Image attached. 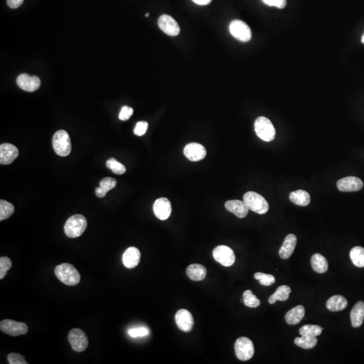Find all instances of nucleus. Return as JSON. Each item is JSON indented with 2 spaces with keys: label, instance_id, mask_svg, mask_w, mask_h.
Segmentation results:
<instances>
[{
  "label": "nucleus",
  "instance_id": "nucleus-1",
  "mask_svg": "<svg viewBox=\"0 0 364 364\" xmlns=\"http://www.w3.org/2000/svg\"><path fill=\"white\" fill-rule=\"evenodd\" d=\"M55 274L59 280L68 286H75L80 283L78 270L69 263H63L55 268Z\"/></svg>",
  "mask_w": 364,
  "mask_h": 364
},
{
  "label": "nucleus",
  "instance_id": "nucleus-2",
  "mask_svg": "<svg viewBox=\"0 0 364 364\" xmlns=\"http://www.w3.org/2000/svg\"><path fill=\"white\" fill-rule=\"evenodd\" d=\"M87 228V220L82 214H75L66 221L64 232L70 238L80 237Z\"/></svg>",
  "mask_w": 364,
  "mask_h": 364
},
{
  "label": "nucleus",
  "instance_id": "nucleus-3",
  "mask_svg": "<svg viewBox=\"0 0 364 364\" xmlns=\"http://www.w3.org/2000/svg\"><path fill=\"white\" fill-rule=\"evenodd\" d=\"M244 202L249 210L259 214L266 213L269 209V205L265 198L252 191L244 194Z\"/></svg>",
  "mask_w": 364,
  "mask_h": 364
},
{
  "label": "nucleus",
  "instance_id": "nucleus-4",
  "mask_svg": "<svg viewBox=\"0 0 364 364\" xmlns=\"http://www.w3.org/2000/svg\"><path fill=\"white\" fill-rule=\"evenodd\" d=\"M256 134L261 140L271 142L275 139L276 130L271 120L265 117H259L255 121Z\"/></svg>",
  "mask_w": 364,
  "mask_h": 364
},
{
  "label": "nucleus",
  "instance_id": "nucleus-5",
  "mask_svg": "<svg viewBox=\"0 0 364 364\" xmlns=\"http://www.w3.org/2000/svg\"><path fill=\"white\" fill-rule=\"evenodd\" d=\"M53 147L57 156H69L72 151L71 140L69 134L65 130L56 131L53 137Z\"/></svg>",
  "mask_w": 364,
  "mask_h": 364
},
{
  "label": "nucleus",
  "instance_id": "nucleus-6",
  "mask_svg": "<svg viewBox=\"0 0 364 364\" xmlns=\"http://www.w3.org/2000/svg\"><path fill=\"white\" fill-rule=\"evenodd\" d=\"M235 353L236 356L241 361H248L251 359L255 354V347L250 338L241 337L237 338L235 343Z\"/></svg>",
  "mask_w": 364,
  "mask_h": 364
},
{
  "label": "nucleus",
  "instance_id": "nucleus-7",
  "mask_svg": "<svg viewBox=\"0 0 364 364\" xmlns=\"http://www.w3.org/2000/svg\"><path fill=\"white\" fill-rule=\"evenodd\" d=\"M212 256L217 262L227 267L233 265L235 262V256L234 250L230 247L223 245L216 247L212 252Z\"/></svg>",
  "mask_w": 364,
  "mask_h": 364
},
{
  "label": "nucleus",
  "instance_id": "nucleus-8",
  "mask_svg": "<svg viewBox=\"0 0 364 364\" xmlns=\"http://www.w3.org/2000/svg\"><path fill=\"white\" fill-rule=\"evenodd\" d=\"M68 340L72 348L77 352H82L87 348L89 339L85 333L80 329H73L68 334Z\"/></svg>",
  "mask_w": 364,
  "mask_h": 364
},
{
  "label": "nucleus",
  "instance_id": "nucleus-9",
  "mask_svg": "<svg viewBox=\"0 0 364 364\" xmlns=\"http://www.w3.org/2000/svg\"><path fill=\"white\" fill-rule=\"evenodd\" d=\"M0 329L5 334L17 337L26 334L28 332V327L24 322H16L15 320L6 319L1 320L0 322Z\"/></svg>",
  "mask_w": 364,
  "mask_h": 364
},
{
  "label": "nucleus",
  "instance_id": "nucleus-10",
  "mask_svg": "<svg viewBox=\"0 0 364 364\" xmlns=\"http://www.w3.org/2000/svg\"><path fill=\"white\" fill-rule=\"evenodd\" d=\"M230 33L234 37L241 42H248L252 38L250 27L244 22L235 20L230 25Z\"/></svg>",
  "mask_w": 364,
  "mask_h": 364
},
{
  "label": "nucleus",
  "instance_id": "nucleus-11",
  "mask_svg": "<svg viewBox=\"0 0 364 364\" xmlns=\"http://www.w3.org/2000/svg\"><path fill=\"white\" fill-rule=\"evenodd\" d=\"M158 25L162 31L167 35L175 37L179 35L180 32L179 25L172 16L163 14L158 19Z\"/></svg>",
  "mask_w": 364,
  "mask_h": 364
},
{
  "label": "nucleus",
  "instance_id": "nucleus-12",
  "mask_svg": "<svg viewBox=\"0 0 364 364\" xmlns=\"http://www.w3.org/2000/svg\"><path fill=\"white\" fill-rule=\"evenodd\" d=\"M153 212L158 219L165 221L172 214V204L167 198H158L153 205Z\"/></svg>",
  "mask_w": 364,
  "mask_h": 364
},
{
  "label": "nucleus",
  "instance_id": "nucleus-13",
  "mask_svg": "<svg viewBox=\"0 0 364 364\" xmlns=\"http://www.w3.org/2000/svg\"><path fill=\"white\" fill-rule=\"evenodd\" d=\"M184 156L191 161H199L205 158L207 150L199 143L192 142L185 146L183 149Z\"/></svg>",
  "mask_w": 364,
  "mask_h": 364
},
{
  "label": "nucleus",
  "instance_id": "nucleus-14",
  "mask_svg": "<svg viewBox=\"0 0 364 364\" xmlns=\"http://www.w3.org/2000/svg\"><path fill=\"white\" fill-rule=\"evenodd\" d=\"M178 327L183 332H190L194 326V318L188 311L181 309L177 312L175 316Z\"/></svg>",
  "mask_w": 364,
  "mask_h": 364
},
{
  "label": "nucleus",
  "instance_id": "nucleus-15",
  "mask_svg": "<svg viewBox=\"0 0 364 364\" xmlns=\"http://www.w3.org/2000/svg\"><path fill=\"white\" fill-rule=\"evenodd\" d=\"M337 185L340 192H357L361 190L364 184L363 182L360 178L350 176L338 180Z\"/></svg>",
  "mask_w": 364,
  "mask_h": 364
},
{
  "label": "nucleus",
  "instance_id": "nucleus-16",
  "mask_svg": "<svg viewBox=\"0 0 364 364\" xmlns=\"http://www.w3.org/2000/svg\"><path fill=\"white\" fill-rule=\"evenodd\" d=\"M19 152L15 146L10 143L0 145V163L10 165L19 156Z\"/></svg>",
  "mask_w": 364,
  "mask_h": 364
},
{
  "label": "nucleus",
  "instance_id": "nucleus-17",
  "mask_svg": "<svg viewBox=\"0 0 364 364\" xmlns=\"http://www.w3.org/2000/svg\"><path fill=\"white\" fill-rule=\"evenodd\" d=\"M16 83L21 89L25 91L34 92L40 87L41 80L39 77L35 76L30 77L26 74H23L18 77Z\"/></svg>",
  "mask_w": 364,
  "mask_h": 364
},
{
  "label": "nucleus",
  "instance_id": "nucleus-18",
  "mask_svg": "<svg viewBox=\"0 0 364 364\" xmlns=\"http://www.w3.org/2000/svg\"><path fill=\"white\" fill-rule=\"evenodd\" d=\"M140 260V252L135 247H130L122 257L124 265L128 268H134L138 266Z\"/></svg>",
  "mask_w": 364,
  "mask_h": 364
},
{
  "label": "nucleus",
  "instance_id": "nucleus-19",
  "mask_svg": "<svg viewBox=\"0 0 364 364\" xmlns=\"http://www.w3.org/2000/svg\"><path fill=\"white\" fill-rule=\"evenodd\" d=\"M225 207L228 211L232 212L240 219L246 217L249 211V208L244 202L239 200L227 201L225 204Z\"/></svg>",
  "mask_w": 364,
  "mask_h": 364
},
{
  "label": "nucleus",
  "instance_id": "nucleus-20",
  "mask_svg": "<svg viewBox=\"0 0 364 364\" xmlns=\"http://www.w3.org/2000/svg\"><path fill=\"white\" fill-rule=\"evenodd\" d=\"M297 245V237L294 234H289L285 239L284 244L279 251V257L284 260L289 259L293 255Z\"/></svg>",
  "mask_w": 364,
  "mask_h": 364
},
{
  "label": "nucleus",
  "instance_id": "nucleus-21",
  "mask_svg": "<svg viewBox=\"0 0 364 364\" xmlns=\"http://www.w3.org/2000/svg\"><path fill=\"white\" fill-rule=\"evenodd\" d=\"M305 316V309L302 305L297 306L288 311L286 314V323L289 325H295L300 323Z\"/></svg>",
  "mask_w": 364,
  "mask_h": 364
},
{
  "label": "nucleus",
  "instance_id": "nucleus-22",
  "mask_svg": "<svg viewBox=\"0 0 364 364\" xmlns=\"http://www.w3.org/2000/svg\"><path fill=\"white\" fill-rule=\"evenodd\" d=\"M186 273L191 280L201 281L206 278L207 268L201 264H192L187 268Z\"/></svg>",
  "mask_w": 364,
  "mask_h": 364
},
{
  "label": "nucleus",
  "instance_id": "nucleus-23",
  "mask_svg": "<svg viewBox=\"0 0 364 364\" xmlns=\"http://www.w3.org/2000/svg\"><path fill=\"white\" fill-rule=\"evenodd\" d=\"M364 319V303L359 302L354 306L351 312V324L355 328L360 327Z\"/></svg>",
  "mask_w": 364,
  "mask_h": 364
},
{
  "label": "nucleus",
  "instance_id": "nucleus-24",
  "mask_svg": "<svg viewBox=\"0 0 364 364\" xmlns=\"http://www.w3.org/2000/svg\"><path fill=\"white\" fill-rule=\"evenodd\" d=\"M348 305L347 299L342 295H334L330 297L327 302V308L331 312L343 311Z\"/></svg>",
  "mask_w": 364,
  "mask_h": 364
},
{
  "label": "nucleus",
  "instance_id": "nucleus-25",
  "mask_svg": "<svg viewBox=\"0 0 364 364\" xmlns=\"http://www.w3.org/2000/svg\"><path fill=\"white\" fill-rule=\"evenodd\" d=\"M289 199L292 203L299 206H307L311 203V196L309 193L302 190L292 192L290 194Z\"/></svg>",
  "mask_w": 364,
  "mask_h": 364
},
{
  "label": "nucleus",
  "instance_id": "nucleus-26",
  "mask_svg": "<svg viewBox=\"0 0 364 364\" xmlns=\"http://www.w3.org/2000/svg\"><path fill=\"white\" fill-rule=\"evenodd\" d=\"M312 267L318 273H324L329 268L327 259L320 254H315L311 259Z\"/></svg>",
  "mask_w": 364,
  "mask_h": 364
},
{
  "label": "nucleus",
  "instance_id": "nucleus-27",
  "mask_svg": "<svg viewBox=\"0 0 364 364\" xmlns=\"http://www.w3.org/2000/svg\"><path fill=\"white\" fill-rule=\"evenodd\" d=\"M291 292V289L289 286H279L277 290H276L275 293L268 298V302H269V304H275L277 301L284 302V301L287 300L289 299V294Z\"/></svg>",
  "mask_w": 364,
  "mask_h": 364
},
{
  "label": "nucleus",
  "instance_id": "nucleus-28",
  "mask_svg": "<svg viewBox=\"0 0 364 364\" xmlns=\"http://www.w3.org/2000/svg\"><path fill=\"white\" fill-rule=\"evenodd\" d=\"M351 260L357 267H364V248L360 246L353 248L350 251Z\"/></svg>",
  "mask_w": 364,
  "mask_h": 364
},
{
  "label": "nucleus",
  "instance_id": "nucleus-29",
  "mask_svg": "<svg viewBox=\"0 0 364 364\" xmlns=\"http://www.w3.org/2000/svg\"><path fill=\"white\" fill-rule=\"evenodd\" d=\"M318 343L316 337L306 336L302 335L301 338H295V344L303 349H311L313 348Z\"/></svg>",
  "mask_w": 364,
  "mask_h": 364
},
{
  "label": "nucleus",
  "instance_id": "nucleus-30",
  "mask_svg": "<svg viewBox=\"0 0 364 364\" xmlns=\"http://www.w3.org/2000/svg\"><path fill=\"white\" fill-rule=\"evenodd\" d=\"M14 212V207L9 202L1 200L0 201V221L8 219Z\"/></svg>",
  "mask_w": 364,
  "mask_h": 364
},
{
  "label": "nucleus",
  "instance_id": "nucleus-31",
  "mask_svg": "<svg viewBox=\"0 0 364 364\" xmlns=\"http://www.w3.org/2000/svg\"><path fill=\"white\" fill-rule=\"evenodd\" d=\"M323 329L318 325L314 324H308V325L303 326L300 330L301 335H306V336L318 337L321 335Z\"/></svg>",
  "mask_w": 364,
  "mask_h": 364
},
{
  "label": "nucleus",
  "instance_id": "nucleus-32",
  "mask_svg": "<svg viewBox=\"0 0 364 364\" xmlns=\"http://www.w3.org/2000/svg\"><path fill=\"white\" fill-rule=\"evenodd\" d=\"M243 300L245 305L249 308H257L260 304V300L252 293L251 290H246L244 291Z\"/></svg>",
  "mask_w": 364,
  "mask_h": 364
},
{
  "label": "nucleus",
  "instance_id": "nucleus-33",
  "mask_svg": "<svg viewBox=\"0 0 364 364\" xmlns=\"http://www.w3.org/2000/svg\"><path fill=\"white\" fill-rule=\"evenodd\" d=\"M106 166L115 174L122 175L126 172V167L124 166L123 164L120 163L114 158L108 159L107 163H106Z\"/></svg>",
  "mask_w": 364,
  "mask_h": 364
},
{
  "label": "nucleus",
  "instance_id": "nucleus-34",
  "mask_svg": "<svg viewBox=\"0 0 364 364\" xmlns=\"http://www.w3.org/2000/svg\"><path fill=\"white\" fill-rule=\"evenodd\" d=\"M255 279L263 286H271L275 283V277L269 274L257 273L255 274Z\"/></svg>",
  "mask_w": 364,
  "mask_h": 364
},
{
  "label": "nucleus",
  "instance_id": "nucleus-35",
  "mask_svg": "<svg viewBox=\"0 0 364 364\" xmlns=\"http://www.w3.org/2000/svg\"><path fill=\"white\" fill-rule=\"evenodd\" d=\"M12 266V262L8 257H2L0 258V279L4 278L7 272L10 269Z\"/></svg>",
  "mask_w": 364,
  "mask_h": 364
},
{
  "label": "nucleus",
  "instance_id": "nucleus-36",
  "mask_svg": "<svg viewBox=\"0 0 364 364\" xmlns=\"http://www.w3.org/2000/svg\"><path fill=\"white\" fill-rule=\"evenodd\" d=\"M100 187L106 192L112 190L117 185L116 180L112 178H104L99 183Z\"/></svg>",
  "mask_w": 364,
  "mask_h": 364
},
{
  "label": "nucleus",
  "instance_id": "nucleus-37",
  "mask_svg": "<svg viewBox=\"0 0 364 364\" xmlns=\"http://www.w3.org/2000/svg\"><path fill=\"white\" fill-rule=\"evenodd\" d=\"M8 361L10 364H27L24 357L21 354L12 353L8 356Z\"/></svg>",
  "mask_w": 364,
  "mask_h": 364
},
{
  "label": "nucleus",
  "instance_id": "nucleus-38",
  "mask_svg": "<svg viewBox=\"0 0 364 364\" xmlns=\"http://www.w3.org/2000/svg\"><path fill=\"white\" fill-rule=\"evenodd\" d=\"M148 126H149V124H148L147 122H138L134 128V134L138 136H143L147 132Z\"/></svg>",
  "mask_w": 364,
  "mask_h": 364
},
{
  "label": "nucleus",
  "instance_id": "nucleus-39",
  "mask_svg": "<svg viewBox=\"0 0 364 364\" xmlns=\"http://www.w3.org/2000/svg\"><path fill=\"white\" fill-rule=\"evenodd\" d=\"M134 113V110L132 108L129 107V106H124L121 109L120 115H119V118L122 121H126L129 120L130 118L132 115Z\"/></svg>",
  "mask_w": 364,
  "mask_h": 364
},
{
  "label": "nucleus",
  "instance_id": "nucleus-40",
  "mask_svg": "<svg viewBox=\"0 0 364 364\" xmlns=\"http://www.w3.org/2000/svg\"><path fill=\"white\" fill-rule=\"evenodd\" d=\"M129 333L132 338H138V337L147 336L149 334V331L145 328H136V329L130 330Z\"/></svg>",
  "mask_w": 364,
  "mask_h": 364
},
{
  "label": "nucleus",
  "instance_id": "nucleus-41",
  "mask_svg": "<svg viewBox=\"0 0 364 364\" xmlns=\"http://www.w3.org/2000/svg\"><path fill=\"white\" fill-rule=\"evenodd\" d=\"M262 1L269 6L277 7L279 9L284 8L286 4V0H262Z\"/></svg>",
  "mask_w": 364,
  "mask_h": 364
},
{
  "label": "nucleus",
  "instance_id": "nucleus-42",
  "mask_svg": "<svg viewBox=\"0 0 364 364\" xmlns=\"http://www.w3.org/2000/svg\"><path fill=\"white\" fill-rule=\"evenodd\" d=\"M24 2V0H7V4L10 8H19Z\"/></svg>",
  "mask_w": 364,
  "mask_h": 364
},
{
  "label": "nucleus",
  "instance_id": "nucleus-43",
  "mask_svg": "<svg viewBox=\"0 0 364 364\" xmlns=\"http://www.w3.org/2000/svg\"><path fill=\"white\" fill-rule=\"evenodd\" d=\"M107 193L105 191L103 190L100 186L97 187L96 190H95V194H96L97 197L99 198H104L106 196V194H107Z\"/></svg>",
  "mask_w": 364,
  "mask_h": 364
},
{
  "label": "nucleus",
  "instance_id": "nucleus-44",
  "mask_svg": "<svg viewBox=\"0 0 364 364\" xmlns=\"http://www.w3.org/2000/svg\"><path fill=\"white\" fill-rule=\"evenodd\" d=\"M192 1L198 5H205L209 4L211 2L212 0H192Z\"/></svg>",
  "mask_w": 364,
  "mask_h": 364
},
{
  "label": "nucleus",
  "instance_id": "nucleus-45",
  "mask_svg": "<svg viewBox=\"0 0 364 364\" xmlns=\"http://www.w3.org/2000/svg\"><path fill=\"white\" fill-rule=\"evenodd\" d=\"M362 42L364 44V35H363V37H362Z\"/></svg>",
  "mask_w": 364,
  "mask_h": 364
},
{
  "label": "nucleus",
  "instance_id": "nucleus-46",
  "mask_svg": "<svg viewBox=\"0 0 364 364\" xmlns=\"http://www.w3.org/2000/svg\"><path fill=\"white\" fill-rule=\"evenodd\" d=\"M149 16V13L146 14V15H145L146 17H148V16Z\"/></svg>",
  "mask_w": 364,
  "mask_h": 364
}]
</instances>
